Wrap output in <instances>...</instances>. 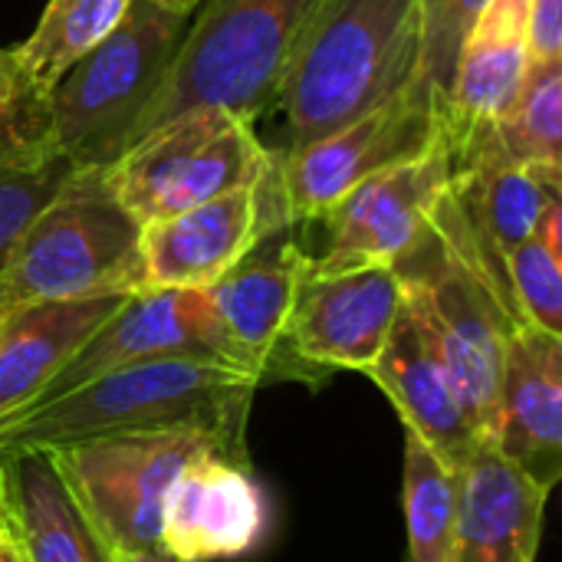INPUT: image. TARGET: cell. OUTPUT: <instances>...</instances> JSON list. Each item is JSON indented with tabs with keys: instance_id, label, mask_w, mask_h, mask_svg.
<instances>
[{
	"instance_id": "6da1fadb",
	"label": "cell",
	"mask_w": 562,
	"mask_h": 562,
	"mask_svg": "<svg viewBox=\"0 0 562 562\" xmlns=\"http://www.w3.org/2000/svg\"><path fill=\"white\" fill-rule=\"evenodd\" d=\"M257 385L260 375L221 359L168 356L122 366L46 405L0 418V458L175 425H204L240 441Z\"/></svg>"
},
{
	"instance_id": "7a4b0ae2",
	"label": "cell",
	"mask_w": 562,
	"mask_h": 562,
	"mask_svg": "<svg viewBox=\"0 0 562 562\" xmlns=\"http://www.w3.org/2000/svg\"><path fill=\"white\" fill-rule=\"evenodd\" d=\"M422 69V0H323L306 23L273 105L277 158L379 105Z\"/></svg>"
},
{
	"instance_id": "3957f363",
	"label": "cell",
	"mask_w": 562,
	"mask_h": 562,
	"mask_svg": "<svg viewBox=\"0 0 562 562\" xmlns=\"http://www.w3.org/2000/svg\"><path fill=\"white\" fill-rule=\"evenodd\" d=\"M142 290V224L109 168H72L20 234L3 270V310Z\"/></svg>"
},
{
	"instance_id": "277c9868",
	"label": "cell",
	"mask_w": 562,
	"mask_h": 562,
	"mask_svg": "<svg viewBox=\"0 0 562 562\" xmlns=\"http://www.w3.org/2000/svg\"><path fill=\"white\" fill-rule=\"evenodd\" d=\"M191 16L132 0L119 26L56 82L46 99V138L76 168H109L135 142Z\"/></svg>"
},
{
	"instance_id": "5b68a950",
	"label": "cell",
	"mask_w": 562,
	"mask_h": 562,
	"mask_svg": "<svg viewBox=\"0 0 562 562\" xmlns=\"http://www.w3.org/2000/svg\"><path fill=\"white\" fill-rule=\"evenodd\" d=\"M323 0H204L145 109L135 138L165 119L211 102L254 125L273 105L283 69Z\"/></svg>"
},
{
	"instance_id": "8992f818",
	"label": "cell",
	"mask_w": 562,
	"mask_h": 562,
	"mask_svg": "<svg viewBox=\"0 0 562 562\" xmlns=\"http://www.w3.org/2000/svg\"><path fill=\"white\" fill-rule=\"evenodd\" d=\"M240 454V441L204 425L112 435L40 451L92 540L105 553L161 547V517L181 471L211 454Z\"/></svg>"
},
{
	"instance_id": "52a82bcc",
	"label": "cell",
	"mask_w": 562,
	"mask_h": 562,
	"mask_svg": "<svg viewBox=\"0 0 562 562\" xmlns=\"http://www.w3.org/2000/svg\"><path fill=\"white\" fill-rule=\"evenodd\" d=\"M273 155L254 125L224 105H191L135 138L115 165L112 184L145 227L237 188H254Z\"/></svg>"
},
{
	"instance_id": "ba28073f",
	"label": "cell",
	"mask_w": 562,
	"mask_h": 562,
	"mask_svg": "<svg viewBox=\"0 0 562 562\" xmlns=\"http://www.w3.org/2000/svg\"><path fill=\"white\" fill-rule=\"evenodd\" d=\"M392 267L402 280L405 306L438 356L468 422L481 438L494 441L504 339L514 323L431 224Z\"/></svg>"
},
{
	"instance_id": "9c48e42d",
	"label": "cell",
	"mask_w": 562,
	"mask_h": 562,
	"mask_svg": "<svg viewBox=\"0 0 562 562\" xmlns=\"http://www.w3.org/2000/svg\"><path fill=\"white\" fill-rule=\"evenodd\" d=\"M454 175L431 211V227L445 247L491 290L510 323H524L514 303L507 260L560 204V168L517 165L481 128L458 158Z\"/></svg>"
},
{
	"instance_id": "30bf717a",
	"label": "cell",
	"mask_w": 562,
	"mask_h": 562,
	"mask_svg": "<svg viewBox=\"0 0 562 562\" xmlns=\"http://www.w3.org/2000/svg\"><path fill=\"white\" fill-rule=\"evenodd\" d=\"M438 135L441 115L435 92L428 79L415 72V79L398 92L333 128L329 135L313 138L283 158L270 151L277 158L290 217L296 224L319 221L359 181L422 155L438 142Z\"/></svg>"
},
{
	"instance_id": "8fae6325",
	"label": "cell",
	"mask_w": 562,
	"mask_h": 562,
	"mask_svg": "<svg viewBox=\"0 0 562 562\" xmlns=\"http://www.w3.org/2000/svg\"><path fill=\"white\" fill-rule=\"evenodd\" d=\"M451 175V148L441 132L422 155L359 181L319 217L329 227V247L323 257L310 260V270L339 273L375 263L392 267L428 227Z\"/></svg>"
},
{
	"instance_id": "7c38bea8",
	"label": "cell",
	"mask_w": 562,
	"mask_h": 562,
	"mask_svg": "<svg viewBox=\"0 0 562 562\" xmlns=\"http://www.w3.org/2000/svg\"><path fill=\"white\" fill-rule=\"evenodd\" d=\"M168 356L221 359L234 366L221 323L204 290L145 286L122 296V303L105 316V323L72 352V359L49 379V385L26 408L46 405L122 366Z\"/></svg>"
},
{
	"instance_id": "4fadbf2b",
	"label": "cell",
	"mask_w": 562,
	"mask_h": 562,
	"mask_svg": "<svg viewBox=\"0 0 562 562\" xmlns=\"http://www.w3.org/2000/svg\"><path fill=\"white\" fill-rule=\"evenodd\" d=\"M402 303V280L389 263L319 273L306 260L280 346L316 369L366 372L385 349Z\"/></svg>"
},
{
	"instance_id": "5bb4252c",
	"label": "cell",
	"mask_w": 562,
	"mask_h": 562,
	"mask_svg": "<svg viewBox=\"0 0 562 562\" xmlns=\"http://www.w3.org/2000/svg\"><path fill=\"white\" fill-rule=\"evenodd\" d=\"M267 527L263 487L234 454L211 451L175 481L161 517V550L184 562L237 560L263 543Z\"/></svg>"
},
{
	"instance_id": "9a60e30c",
	"label": "cell",
	"mask_w": 562,
	"mask_h": 562,
	"mask_svg": "<svg viewBox=\"0 0 562 562\" xmlns=\"http://www.w3.org/2000/svg\"><path fill=\"white\" fill-rule=\"evenodd\" d=\"M296 227L300 224L293 221L270 224L227 273L204 286L234 366L260 379L280 349L296 283L310 260L300 247Z\"/></svg>"
},
{
	"instance_id": "2e32d148",
	"label": "cell",
	"mask_w": 562,
	"mask_h": 562,
	"mask_svg": "<svg viewBox=\"0 0 562 562\" xmlns=\"http://www.w3.org/2000/svg\"><path fill=\"white\" fill-rule=\"evenodd\" d=\"M497 451L543 487L562 474V336L514 323L497 389Z\"/></svg>"
},
{
	"instance_id": "e0dca14e",
	"label": "cell",
	"mask_w": 562,
	"mask_h": 562,
	"mask_svg": "<svg viewBox=\"0 0 562 562\" xmlns=\"http://www.w3.org/2000/svg\"><path fill=\"white\" fill-rule=\"evenodd\" d=\"M550 487L510 464L494 441L458 471V524L448 562H537Z\"/></svg>"
},
{
	"instance_id": "ac0fdd59",
	"label": "cell",
	"mask_w": 562,
	"mask_h": 562,
	"mask_svg": "<svg viewBox=\"0 0 562 562\" xmlns=\"http://www.w3.org/2000/svg\"><path fill=\"white\" fill-rule=\"evenodd\" d=\"M286 224V221H283ZM257 184L142 227V290H204L267 231Z\"/></svg>"
},
{
	"instance_id": "d6986e66",
	"label": "cell",
	"mask_w": 562,
	"mask_h": 562,
	"mask_svg": "<svg viewBox=\"0 0 562 562\" xmlns=\"http://www.w3.org/2000/svg\"><path fill=\"white\" fill-rule=\"evenodd\" d=\"M530 66V0H491L471 26L441 112L451 158L517 99Z\"/></svg>"
},
{
	"instance_id": "ffe728a7",
	"label": "cell",
	"mask_w": 562,
	"mask_h": 562,
	"mask_svg": "<svg viewBox=\"0 0 562 562\" xmlns=\"http://www.w3.org/2000/svg\"><path fill=\"white\" fill-rule=\"evenodd\" d=\"M366 375L389 395L408 435L422 438L451 471H461L464 461L477 451L481 438L468 422L438 356L431 352L415 316L402 303V313L389 333L385 349L366 369Z\"/></svg>"
},
{
	"instance_id": "44dd1931",
	"label": "cell",
	"mask_w": 562,
	"mask_h": 562,
	"mask_svg": "<svg viewBox=\"0 0 562 562\" xmlns=\"http://www.w3.org/2000/svg\"><path fill=\"white\" fill-rule=\"evenodd\" d=\"M119 303L89 296L13 306L0 333V418L26 408Z\"/></svg>"
},
{
	"instance_id": "7402d4cb",
	"label": "cell",
	"mask_w": 562,
	"mask_h": 562,
	"mask_svg": "<svg viewBox=\"0 0 562 562\" xmlns=\"http://www.w3.org/2000/svg\"><path fill=\"white\" fill-rule=\"evenodd\" d=\"M128 3L132 0H49L33 33L7 49L20 89L46 105L56 82L119 26Z\"/></svg>"
},
{
	"instance_id": "603a6c76",
	"label": "cell",
	"mask_w": 562,
	"mask_h": 562,
	"mask_svg": "<svg viewBox=\"0 0 562 562\" xmlns=\"http://www.w3.org/2000/svg\"><path fill=\"white\" fill-rule=\"evenodd\" d=\"M0 461L10 474L16 527L30 562H109L40 451Z\"/></svg>"
},
{
	"instance_id": "cb8c5ba5",
	"label": "cell",
	"mask_w": 562,
	"mask_h": 562,
	"mask_svg": "<svg viewBox=\"0 0 562 562\" xmlns=\"http://www.w3.org/2000/svg\"><path fill=\"white\" fill-rule=\"evenodd\" d=\"M402 507L408 524V562H448L458 524V471L422 438L405 431Z\"/></svg>"
},
{
	"instance_id": "d4e9b609",
	"label": "cell",
	"mask_w": 562,
	"mask_h": 562,
	"mask_svg": "<svg viewBox=\"0 0 562 562\" xmlns=\"http://www.w3.org/2000/svg\"><path fill=\"white\" fill-rule=\"evenodd\" d=\"M484 132L517 165L560 168L562 59H547V63L530 59L517 99Z\"/></svg>"
},
{
	"instance_id": "484cf974",
	"label": "cell",
	"mask_w": 562,
	"mask_h": 562,
	"mask_svg": "<svg viewBox=\"0 0 562 562\" xmlns=\"http://www.w3.org/2000/svg\"><path fill=\"white\" fill-rule=\"evenodd\" d=\"M72 168L76 165L46 135L40 142L16 145L0 158V310H3V270L10 263L20 234Z\"/></svg>"
},
{
	"instance_id": "4316f807",
	"label": "cell",
	"mask_w": 562,
	"mask_h": 562,
	"mask_svg": "<svg viewBox=\"0 0 562 562\" xmlns=\"http://www.w3.org/2000/svg\"><path fill=\"white\" fill-rule=\"evenodd\" d=\"M507 277L520 319L562 336V204L510 254Z\"/></svg>"
},
{
	"instance_id": "83f0119b",
	"label": "cell",
	"mask_w": 562,
	"mask_h": 562,
	"mask_svg": "<svg viewBox=\"0 0 562 562\" xmlns=\"http://www.w3.org/2000/svg\"><path fill=\"white\" fill-rule=\"evenodd\" d=\"M491 0H422V76L428 79L438 115L445 112L461 46Z\"/></svg>"
},
{
	"instance_id": "f1b7e54d",
	"label": "cell",
	"mask_w": 562,
	"mask_h": 562,
	"mask_svg": "<svg viewBox=\"0 0 562 562\" xmlns=\"http://www.w3.org/2000/svg\"><path fill=\"white\" fill-rule=\"evenodd\" d=\"M46 135V105L33 102L16 76H0V145H30Z\"/></svg>"
},
{
	"instance_id": "f546056e",
	"label": "cell",
	"mask_w": 562,
	"mask_h": 562,
	"mask_svg": "<svg viewBox=\"0 0 562 562\" xmlns=\"http://www.w3.org/2000/svg\"><path fill=\"white\" fill-rule=\"evenodd\" d=\"M530 59H562V0H530Z\"/></svg>"
},
{
	"instance_id": "4dcf8cb0",
	"label": "cell",
	"mask_w": 562,
	"mask_h": 562,
	"mask_svg": "<svg viewBox=\"0 0 562 562\" xmlns=\"http://www.w3.org/2000/svg\"><path fill=\"white\" fill-rule=\"evenodd\" d=\"M0 530H16V507H13L10 474L3 461H0Z\"/></svg>"
},
{
	"instance_id": "1f68e13d",
	"label": "cell",
	"mask_w": 562,
	"mask_h": 562,
	"mask_svg": "<svg viewBox=\"0 0 562 562\" xmlns=\"http://www.w3.org/2000/svg\"><path fill=\"white\" fill-rule=\"evenodd\" d=\"M109 562H184L175 560L171 553H165L161 547H151V550H122V553H112Z\"/></svg>"
},
{
	"instance_id": "d6a6232c",
	"label": "cell",
	"mask_w": 562,
	"mask_h": 562,
	"mask_svg": "<svg viewBox=\"0 0 562 562\" xmlns=\"http://www.w3.org/2000/svg\"><path fill=\"white\" fill-rule=\"evenodd\" d=\"M0 562H30L26 550H23V540H20V530L7 533L0 540Z\"/></svg>"
},
{
	"instance_id": "836d02e7",
	"label": "cell",
	"mask_w": 562,
	"mask_h": 562,
	"mask_svg": "<svg viewBox=\"0 0 562 562\" xmlns=\"http://www.w3.org/2000/svg\"><path fill=\"white\" fill-rule=\"evenodd\" d=\"M155 3H161V7H168L175 13H194L204 0H155Z\"/></svg>"
},
{
	"instance_id": "e575fe53",
	"label": "cell",
	"mask_w": 562,
	"mask_h": 562,
	"mask_svg": "<svg viewBox=\"0 0 562 562\" xmlns=\"http://www.w3.org/2000/svg\"><path fill=\"white\" fill-rule=\"evenodd\" d=\"M0 76H16V72H13V63H10V53H7V49H0Z\"/></svg>"
},
{
	"instance_id": "d590c367",
	"label": "cell",
	"mask_w": 562,
	"mask_h": 562,
	"mask_svg": "<svg viewBox=\"0 0 562 562\" xmlns=\"http://www.w3.org/2000/svg\"><path fill=\"white\" fill-rule=\"evenodd\" d=\"M7 316H10V310H0V333H3V326H7Z\"/></svg>"
},
{
	"instance_id": "8d00e7d4",
	"label": "cell",
	"mask_w": 562,
	"mask_h": 562,
	"mask_svg": "<svg viewBox=\"0 0 562 562\" xmlns=\"http://www.w3.org/2000/svg\"><path fill=\"white\" fill-rule=\"evenodd\" d=\"M10 148H16V145H0V158H3V155H7Z\"/></svg>"
},
{
	"instance_id": "74e56055",
	"label": "cell",
	"mask_w": 562,
	"mask_h": 562,
	"mask_svg": "<svg viewBox=\"0 0 562 562\" xmlns=\"http://www.w3.org/2000/svg\"><path fill=\"white\" fill-rule=\"evenodd\" d=\"M16 530H20V527H16ZM7 533H13V530H0V540H3V537H7Z\"/></svg>"
}]
</instances>
